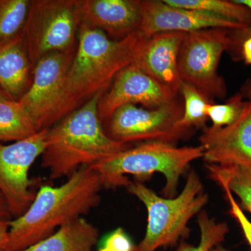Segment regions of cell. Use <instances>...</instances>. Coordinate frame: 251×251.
<instances>
[{
    "instance_id": "ac0fdd59",
    "label": "cell",
    "mask_w": 251,
    "mask_h": 251,
    "mask_svg": "<svg viewBox=\"0 0 251 251\" xmlns=\"http://www.w3.org/2000/svg\"><path fill=\"white\" fill-rule=\"evenodd\" d=\"M38 132L30 115L19 101L7 99L0 103V143L21 141Z\"/></svg>"
},
{
    "instance_id": "3957f363",
    "label": "cell",
    "mask_w": 251,
    "mask_h": 251,
    "mask_svg": "<svg viewBox=\"0 0 251 251\" xmlns=\"http://www.w3.org/2000/svg\"><path fill=\"white\" fill-rule=\"evenodd\" d=\"M102 94L94 96L48 130L41 166L51 179L69 177L84 166H92L130 148L104 130L99 114Z\"/></svg>"
},
{
    "instance_id": "30bf717a",
    "label": "cell",
    "mask_w": 251,
    "mask_h": 251,
    "mask_svg": "<svg viewBox=\"0 0 251 251\" xmlns=\"http://www.w3.org/2000/svg\"><path fill=\"white\" fill-rule=\"evenodd\" d=\"M48 130L10 145L0 143V193L14 219L22 216L35 198L29 170L45 150Z\"/></svg>"
},
{
    "instance_id": "4316f807",
    "label": "cell",
    "mask_w": 251,
    "mask_h": 251,
    "mask_svg": "<svg viewBox=\"0 0 251 251\" xmlns=\"http://www.w3.org/2000/svg\"><path fill=\"white\" fill-rule=\"evenodd\" d=\"M235 2L247 6L251 12V0H234ZM232 50L235 52L236 54L240 52L241 45L246 39L251 37V25L249 27L240 29V30H234L232 31Z\"/></svg>"
},
{
    "instance_id": "d4e9b609",
    "label": "cell",
    "mask_w": 251,
    "mask_h": 251,
    "mask_svg": "<svg viewBox=\"0 0 251 251\" xmlns=\"http://www.w3.org/2000/svg\"><path fill=\"white\" fill-rule=\"evenodd\" d=\"M136 247L122 228L109 234L99 251H135Z\"/></svg>"
},
{
    "instance_id": "e0dca14e",
    "label": "cell",
    "mask_w": 251,
    "mask_h": 251,
    "mask_svg": "<svg viewBox=\"0 0 251 251\" xmlns=\"http://www.w3.org/2000/svg\"><path fill=\"white\" fill-rule=\"evenodd\" d=\"M99 235L98 228L82 217L22 251H93Z\"/></svg>"
},
{
    "instance_id": "5b68a950",
    "label": "cell",
    "mask_w": 251,
    "mask_h": 251,
    "mask_svg": "<svg viewBox=\"0 0 251 251\" xmlns=\"http://www.w3.org/2000/svg\"><path fill=\"white\" fill-rule=\"evenodd\" d=\"M126 188L148 211L146 232L137 247L138 251H156L176 246L181 238L189 234L190 220L201 213L209 201L196 171L190 172L182 191L175 198H162L138 181H130Z\"/></svg>"
},
{
    "instance_id": "f546056e",
    "label": "cell",
    "mask_w": 251,
    "mask_h": 251,
    "mask_svg": "<svg viewBox=\"0 0 251 251\" xmlns=\"http://www.w3.org/2000/svg\"><path fill=\"white\" fill-rule=\"evenodd\" d=\"M11 218H13V216L10 212L7 202L0 193V219L11 221Z\"/></svg>"
},
{
    "instance_id": "277c9868",
    "label": "cell",
    "mask_w": 251,
    "mask_h": 251,
    "mask_svg": "<svg viewBox=\"0 0 251 251\" xmlns=\"http://www.w3.org/2000/svg\"><path fill=\"white\" fill-rule=\"evenodd\" d=\"M203 155L202 145L177 148L173 144L145 142L90 167L100 176L103 187L108 188L126 187L130 181L127 175L140 179L161 173L166 179L163 195L171 198L176 194L181 175Z\"/></svg>"
},
{
    "instance_id": "1f68e13d",
    "label": "cell",
    "mask_w": 251,
    "mask_h": 251,
    "mask_svg": "<svg viewBox=\"0 0 251 251\" xmlns=\"http://www.w3.org/2000/svg\"><path fill=\"white\" fill-rule=\"evenodd\" d=\"M7 99H9L6 97V95L4 94V92H3L1 88H0V103H1V102L4 101V100H7Z\"/></svg>"
},
{
    "instance_id": "4fadbf2b",
    "label": "cell",
    "mask_w": 251,
    "mask_h": 251,
    "mask_svg": "<svg viewBox=\"0 0 251 251\" xmlns=\"http://www.w3.org/2000/svg\"><path fill=\"white\" fill-rule=\"evenodd\" d=\"M199 140L207 164L251 165V100L237 121L222 128L205 127Z\"/></svg>"
},
{
    "instance_id": "9c48e42d",
    "label": "cell",
    "mask_w": 251,
    "mask_h": 251,
    "mask_svg": "<svg viewBox=\"0 0 251 251\" xmlns=\"http://www.w3.org/2000/svg\"><path fill=\"white\" fill-rule=\"evenodd\" d=\"M75 52L74 49L49 54L34 66L31 86L18 101L30 115L38 131L60 121L64 80Z\"/></svg>"
},
{
    "instance_id": "7402d4cb",
    "label": "cell",
    "mask_w": 251,
    "mask_h": 251,
    "mask_svg": "<svg viewBox=\"0 0 251 251\" xmlns=\"http://www.w3.org/2000/svg\"><path fill=\"white\" fill-rule=\"evenodd\" d=\"M198 223L201 232L198 245L195 247L186 242H181L178 246L177 251H209L216 246L221 245L228 234L229 227L226 223L216 222L205 211L200 213Z\"/></svg>"
},
{
    "instance_id": "603a6c76",
    "label": "cell",
    "mask_w": 251,
    "mask_h": 251,
    "mask_svg": "<svg viewBox=\"0 0 251 251\" xmlns=\"http://www.w3.org/2000/svg\"><path fill=\"white\" fill-rule=\"evenodd\" d=\"M180 93L184 99V113L179 125L184 128H192L205 125L208 118L206 114V105L209 102L193 86L181 82Z\"/></svg>"
},
{
    "instance_id": "7a4b0ae2",
    "label": "cell",
    "mask_w": 251,
    "mask_h": 251,
    "mask_svg": "<svg viewBox=\"0 0 251 251\" xmlns=\"http://www.w3.org/2000/svg\"><path fill=\"white\" fill-rule=\"evenodd\" d=\"M77 36L78 44L64 80L60 120L102 93L118 73L136 62L148 40L139 30L115 40L82 23Z\"/></svg>"
},
{
    "instance_id": "d6a6232c",
    "label": "cell",
    "mask_w": 251,
    "mask_h": 251,
    "mask_svg": "<svg viewBox=\"0 0 251 251\" xmlns=\"http://www.w3.org/2000/svg\"><path fill=\"white\" fill-rule=\"evenodd\" d=\"M209 251H229L227 250V249H225V248L223 247L222 246L219 245L216 246V247L213 248Z\"/></svg>"
},
{
    "instance_id": "4dcf8cb0",
    "label": "cell",
    "mask_w": 251,
    "mask_h": 251,
    "mask_svg": "<svg viewBox=\"0 0 251 251\" xmlns=\"http://www.w3.org/2000/svg\"><path fill=\"white\" fill-rule=\"evenodd\" d=\"M242 94L247 96L251 100V79L248 80L244 85L243 86Z\"/></svg>"
},
{
    "instance_id": "d6986e66",
    "label": "cell",
    "mask_w": 251,
    "mask_h": 251,
    "mask_svg": "<svg viewBox=\"0 0 251 251\" xmlns=\"http://www.w3.org/2000/svg\"><path fill=\"white\" fill-rule=\"evenodd\" d=\"M209 176L240 199L241 206L251 214V165H206Z\"/></svg>"
},
{
    "instance_id": "2e32d148",
    "label": "cell",
    "mask_w": 251,
    "mask_h": 251,
    "mask_svg": "<svg viewBox=\"0 0 251 251\" xmlns=\"http://www.w3.org/2000/svg\"><path fill=\"white\" fill-rule=\"evenodd\" d=\"M33 67L23 31L0 42V88L18 101L31 86Z\"/></svg>"
},
{
    "instance_id": "f1b7e54d",
    "label": "cell",
    "mask_w": 251,
    "mask_h": 251,
    "mask_svg": "<svg viewBox=\"0 0 251 251\" xmlns=\"http://www.w3.org/2000/svg\"><path fill=\"white\" fill-rule=\"evenodd\" d=\"M241 57L247 65H251V37L242 43L240 47Z\"/></svg>"
},
{
    "instance_id": "52a82bcc",
    "label": "cell",
    "mask_w": 251,
    "mask_h": 251,
    "mask_svg": "<svg viewBox=\"0 0 251 251\" xmlns=\"http://www.w3.org/2000/svg\"><path fill=\"white\" fill-rule=\"evenodd\" d=\"M231 31L210 28L186 33L180 49L178 69L181 82L193 86L211 103L227 94L218 69L225 51L232 49Z\"/></svg>"
},
{
    "instance_id": "cb8c5ba5",
    "label": "cell",
    "mask_w": 251,
    "mask_h": 251,
    "mask_svg": "<svg viewBox=\"0 0 251 251\" xmlns=\"http://www.w3.org/2000/svg\"><path fill=\"white\" fill-rule=\"evenodd\" d=\"M245 103L242 94H237L226 103L218 104L213 102L208 104L206 114L212 122L211 126L219 128L233 124L240 117Z\"/></svg>"
},
{
    "instance_id": "ba28073f",
    "label": "cell",
    "mask_w": 251,
    "mask_h": 251,
    "mask_svg": "<svg viewBox=\"0 0 251 251\" xmlns=\"http://www.w3.org/2000/svg\"><path fill=\"white\" fill-rule=\"evenodd\" d=\"M184 103L177 98L156 108H143L127 104L117 108L109 119L107 133L116 141L161 142L173 144L191 131L179 125Z\"/></svg>"
},
{
    "instance_id": "7c38bea8",
    "label": "cell",
    "mask_w": 251,
    "mask_h": 251,
    "mask_svg": "<svg viewBox=\"0 0 251 251\" xmlns=\"http://www.w3.org/2000/svg\"><path fill=\"white\" fill-rule=\"evenodd\" d=\"M141 23L139 31L146 39L165 32H184L222 28L240 30L246 26L219 17L193 10L181 9L158 0L140 1Z\"/></svg>"
},
{
    "instance_id": "836d02e7",
    "label": "cell",
    "mask_w": 251,
    "mask_h": 251,
    "mask_svg": "<svg viewBox=\"0 0 251 251\" xmlns=\"http://www.w3.org/2000/svg\"><path fill=\"white\" fill-rule=\"evenodd\" d=\"M135 251H138V249H137V247H136V250H135Z\"/></svg>"
},
{
    "instance_id": "44dd1931",
    "label": "cell",
    "mask_w": 251,
    "mask_h": 251,
    "mask_svg": "<svg viewBox=\"0 0 251 251\" xmlns=\"http://www.w3.org/2000/svg\"><path fill=\"white\" fill-rule=\"evenodd\" d=\"M29 0H0V42L23 31L29 10Z\"/></svg>"
},
{
    "instance_id": "83f0119b",
    "label": "cell",
    "mask_w": 251,
    "mask_h": 251,
    "mask_svg": "<svg viewBox=\"0 0 251 251\" xmlns=\"http://www.w3.org/2000/svg\"><path fill=\"white\" fill-rule=\"evenodd\" d=\"M9 221L0 219V251H5L9 241Z\"/></svg>"
},
{
    "instance_id": "8992f818",
    "label": "cell",
    "mask_w": 251,
    "mask_h": 251,
    "mask_svg": "<svg viewBox=\"0 0 251 251\" xmlns=\"http://www.w3.org/2000/svg\"><path fill=\"white\" fill-rule=\"evenodd\" d=\"M82 0H32L23 34L33 67L44 56L74 49Z\"/></svg>"
},
{
    "instance_id": "8fae6325",
    "label": "cell",
    "mask_w": 251,
    "mask_h": 251,
    "mask_svg": "<svg viewBox=\"0 0 251 251\" xmlns=\"http://www.w3.org/2000/svg\"><path fill=\"white\" fill-rule=\"evenodd\" d=\"M176 98L177 95L158 83L134 63L118 73L110 90L100 97L99 117L102 122H107L122 105L141 104L147 108H156Z\"/></svg>"
},
{
    "instance_id": "ffe728a7",
    "label": "cell",
    "mask_w": 251,
    "mask_h": 251,
    "mask_svg": "<svg viewBox=\"0 0 251 251\" xmlns=\"http://www.w3.org/2000/svg\"><path fill=\"white\" fill-rule=\"evenodd\" d=\"M163 1L175 7L202 11L226 18L247 27L251 25L250 10L234 0H163Z\"/></svg>"
},
{
    "instance_id": "5bb4252c",
    "label": "cell",
    "mask_w": 251,
    "mask_h": 251,
    "mask_svg": "<svg viewBox=\"0 0 251 251\" xmlns=\"http://www.w3.org/2000/svg\"><path fill=\"white\" fill-rule=\"evenodd\" d=\"M186 34L165 32L151 36L146 41L135 62L143 72L176 95L181 84L178 58Z\"/></svg>"
},
{
    "instance_id": "484cf974",
    "label": "cell",
    "mask_w": 251,
    "mask_h": 251,
    "mask_svg": "<svg viewBox=\"0 0 251 251\" xmlns=\"http://www.w3.org/2000/svg\"><path fill=\"white\" fill-rule=\"evenodd\" d=\"M226 193V198L230 205L231 215L237 220L238 224L240 226L246 239L251 247V222L244 214L240 205L234 200L232 193L227 188H223Z\"/></svg>"
},
{
    "instance_id": "6da1fadb",
    "label": "cell",
    "mask_w": 251,
    "mask_h": 251,
    "mask_svg": "<svg viewBox=\"0 0 251 251\" xmlns=\"http://www.w3.org/2000/svg\"><path fill=\"white\" fill-rule=\"evenodd\" d=\"M103 188L98 173L84 166L59 186L44 185L22 216L9 221L5 251H22L88 214L100 203Z\"/></svg>"
},
{
    "instance_id": "9a60e30c",
    "label": "cell",
    "mask_w": 251,
    "mask_h": 251,
    "mask_svg": "<svg viewBox=\"0 0 251 251\" xmlns=\"http://www.w3.org/2000/svg\"><path fill=\"white\" fill-rule=\"evenodd\" d=\"M82 23L100 29L115 40L138 31L141 23L140 1L82 0Z\"/></svg>"
}]
</instances>
